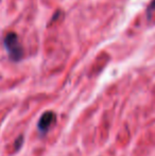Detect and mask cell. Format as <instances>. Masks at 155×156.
<instances>
[{"label":"cell","mask_w":155,"mask_h":156,"mask_svg":"<svg viewBox=\"0 0 155 156\" xmlns=\"http://www.w3.org/2000/svg\"><path fill=\"white\" fill-rule=\"evenodd\" d=\"M3 45L12 62H19L23 56V48L15 32H9L3 39Z\"/></svg>","instance_id":"1"},{"label":"cell","mask_w":155,"mask_h":156,"mask_svg":"<svg viewBox=\"0 0 155 156\" xmlns=\"http://www.w3.org/2000/svg\"><path fill=\"white\" fill-rule=\"evenodd\" d=\"M56 122V115L54 112L48 111L41 115V117L39 118L38 123H37V129L41 134H46L49 129Z\"/></svg>","instance_id":"2"},{"label":"cell","mask_w":155,"mask_h":156,"mask_svg":"<svg viewBox=\"0 0 155 156\" xmlns=\"http://www.w3.org/2000/svg\"><path fill=\"white\" fill-rule=\"evenodd\" d=\"M23 135H20L18 138L16 139V141H15V150H19V149L21 148V146H23Z\"/></svg>","instance_id":"3"}]
</instances>
